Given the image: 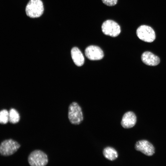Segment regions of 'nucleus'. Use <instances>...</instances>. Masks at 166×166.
Masks as SVG:
<instances>
[{"label":"nucleus","instance_id":"nucleus-1","mask_svg":"<svg viewBox=\"0 0 166 166\" xmlns=\"http://www.w3.org/2000/svg\"><path fill=\"white\" fill-rule=\"evenodd\" d=\"M43 11V5L41 0H30L26 7V15L31 18L40 17Z\"/></svg>","mask_w":166,"mask_h":166},{"label":"nucleus","instance_id":"nucleus-2","mask_svg":"<svg viewBox=\"0 0 166 166\" xmlns=\"http://www.w3.org/2000/svg\"><path fill=\"white\" fill-rule=\"evenodd\" d=\"M68 117L70 123L78 125L83 121V116L81 107L76 102H73L69 106Z\"/></svg>","mask_w":166,"mask_h":166},{"label":"nucleus","instance_id":"nucleus-3","mask_svg":"<svg viewBox=\"0 0 166 166\" xmlns=\"http://www.w3.org/2000/svg\"><path fill=\"white\" fill-rule=\"evenodd\" d=\"M28 160L29 164L31 166H45L48 161L46 154L39 150L32 152L29 156Z\"/></svg>","mask_w":166,"mask_h":166},{"label":"nucleus","instance_id":"nucleus-4","mask_svg":"<svg viewBox=\"0 0 166 166\" xmlns=\"http://www.w3.org/2000/svg\"><path fill=\"white\" fill-rule=\"evenodd\" d=\"M136 34L141 40L147 42H152L156 38L154 30L151 26L142 25L139 26L136 30Z\"/></svg>","mask_w":166,"mask_h":166},{"label":"nucleus","instance_id":"nucleus-5","mask_svg":"<svg viewBox=\"0 0 166 166\" xmlns=\"http://www.w3.org/2000/svg\"><path fill=\"white\" fill-rule=\"evenodd\" d=\"M20 147L17 141L11 139L6 140L1 144L0 152L2 156H7L15 153Z\"/></svg>","mask_w":166,"mask_h":166},{"label":"nucleus","instance_id":"nucleus-6","mask_svg":"<svg viewBox=\"0 0 166 166\" xmlns=\"http://www.w3.org/2000/svg\"><path fill=\"white\" fill-rule=\"evenodd\" d=\"M101 30L105 34L113 37L118 36L121 32L119 25L116 22L111 20H106L103 23Z\"/></svg>","mask_w":166,"mask_h":166},{"label":"nucleus","instance_id":"nucleus-7","mask_svg":"<svg viewBox=\"0 0 166 166\" xmlns=\"http://www.w3.org/2000/svg\"><path fill=\"white\" fill-rule=\"evenodd\" d=\"M85 54L91 60H98L104 57L103 52L99 46L91 45L87 47L85 50Z\"/></svg>","mask_w":166,"mask_h":166},{"label":"nucleus","instance_id":"nucleus-8","mask_svg":"<svg viewBox=\"0 0 166 166\" xmlns=\"http://www.w3.org/2000/svg\"><path fill=\"white\" fill-rule=\"evenodd\" d=\"M135 148L136 150L148 156L152 155L155 153V148L153 145L145 140H140L136 142Z\"/></svg>","mask_w":166,"mask_h":166},{"label":"nucleus","instance_id":"nucleus-9","mask_svg":"<svg viewBox=\"0 0 166 166\" xmlns=\"http://www.w3.org/2000/svg\"><path fill=\"white\" fill-rule=\"evenodd\" d=\"M141 59L144 64L149 66L157 65L160 62V59L158 56L148 51L143 53L141 56Z\"/></svg>","mask_w":166,"mask_h":166},{"label":"nucleus","instance_id":"nucleus-10","mask_svg":"<svg viewBox=\"0 0 166 166\" xmlns=\"http://www.w3.org/2000/svg\"><path fill=\"white\" fill-rule=\"evenodd\" d=\"M136 121V117L132 112L126 113L123 116L121 122L122 126L124 128H130L133 127Z\"/></svg>","mask_w":166,"mask_h":166},{"label":"nucleus","instance_id":"nucleus-11","mask_svg":"<svg viewBox=\"0 0 166 166\" xmlns=\"http://www.w3.org/2000/svg\"><path fill=\"white\" fill-rule=\"evenodd\" d=\"M71 55L75 64L78 66L82 65L84 63V57L81 50L77 47H74L71 49Z\"/></svg>","mask_w":166,"mask_h":166},{"label":"nucleus","instance_id":"nucleus-12","mask_svg":"<svg viewBox=\"0 0 166 166\" xmlns=\"http://www.w3.org/2000/svg\"><path fill=\"white\" fill-rule=\"evenodd\" d=\"M103 154L106 158L111 161L116 159L118 156L116 150L111 147H107L104 148L103 151Z\"/></svg>","mask_w":166,"mask_h":166},{"label":"nucleus","instance_id":"nucleus-13","mask_svg":"<svg viewBox=\"0 0 166 166\" xmlns=\"http://www.w3.org/2000/svg\"><path fill=\"white\" fill-rule=\"evenodd\" d=\"M9 121L12 124H15L19 121L20 117L18 111L15 109H11L9 112Z\"/></svg>","mask_w":166,"mask_h":166},{"label":"nucleus","instance_id":"nucleus-14","mask_svg":"<svg viewBox=\"0 0 166 166\" xmlns=\"http://www.w3.org/2000/svg\"><path fill=\"white\" fill-rule=\"evenodd\" d=\"M9 113L6 109H4L0 112V122L1 124H6L9 121Z\"/></svg>","mask_w":166,"mask_h":166},{"label":"nucleus","instance_id":"nucleus-15","mask_svg":"<svg viewBox=\"0 0 166 166\" xmlns=\"http://www.w3.org/2000/svg\"><path fill=\"white\" fill-rule=\"evenodd\" d=\"M102 1L107 6H113L117 3L118 0H102Z\"/></svg>","mask_w":166,"mask_h":166}]
</instances>
